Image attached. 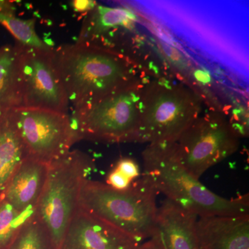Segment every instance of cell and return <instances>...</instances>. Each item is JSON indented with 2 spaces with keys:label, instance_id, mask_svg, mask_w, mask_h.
I'll list each match as a JSON object with an SVG mask.
<instances>
[{
  "label": "cell",
  "instance_id": "9a60e30c",
  "mask_svg": "<svg viewBox=\"0 0 249 249\" xmlns=\"http://www.w3.org/2000/svg\"><path fill=\"white\" fill-rule=\"evenodd\" d=\"M27 158L14 109L0 110V201L13 175Z\"/></svg>",
  "mask_w": 249,
  "mask_h": 249
},
{
  "label": "cell",
  "instance_id": "7a4b0ae2",
  "mask_svg": "<svg viewBox=\"0 0 249 249\" xmlns=\"http://www.w3.org/2000/svg\"><path fill=\"white\" fill-rule=\"evenodd\" d=\"M175 142L148 144L142 152V174L157 193L198 217L249 214L248 195L229 199L210 191L178 161Z\"/></svg>",
  "mask_w": 249,
  "mask_h": 249
},
{
  "label": "cell",
  "instance_id": "7402d4cb",
  "mask_svg": "<svg viewBox=\"0 0 249 249\" xmlns=\"http://www.w3.org/2000/svg\"><path fill=\"white\" fill-rule=\"evenodd\" d=\"M139 249H166L163 241L158 232L156 231L155 235L147 242H142Z\"/></svg>",
  "mask_w": 249,
  "mask_h": 249
},
{
  "label": "cell",
  "instance_id": "4fadbf2b",
  "mask_svg": "<svg viewBox=\"0 0 249 249\" xmlns=\"http://www.w3.org/2000/svg\"><path fill=\"white\" fill-rule=\"evenodd\" d=\"M49 165L26 158L10 180L3 199L21 212L36 211L47 181Z\"/></svg>",
  "mask_w": 249,
  "mask_h": 249
},
{
  "label": "cell",
  "instance_id": "e0dca14e",
  "mask_svg": "<svg viewBox=\"0 0 249 249\" xmlns=\"http://www.w3.org/2000/svg\"><path fill=\"white\" fill-rule=\"evenodd\" d=\"M36 211L21 212L7 201H0V249H8Z\"/></svg>",
  "mask_w": 249,
  "mask_h": 249
},
{
  "label": "cell",
  "instance_id": "ba28073f",
  "mask_svg": "<svg viewBox=\"0 0 249 249\" xmlns=\"http://www.w3.org/2000/svg\"><path fill=\"white\" fill-rule=\"evenodd\" d=\"M14 113L27 157L50 164L78 142L69 113L27 107Z\"/></svg>",
  "mask_w": 249,
  "mask_h": 249
},
{
  "label": "cell",
  "instance_id": "30bf717a",
  "mask_svg": "<svg viewBox=\"0 0 249 249\" xmlns=\"http://www.w3.org/2000/svg\"><path fill=\"white\" fill-rule=\"evenodd\" d=\"M142 243L78 206L58 249H139Z\"/></svg>",
  "mask_w": 249,
  "mask_h": 249
},
{
  "label": "cell",
  "instance_id": "ac0fdd59",
  "mask_svg": "<svg viewBox=\"0 0 249 249\" xmlns=\"http://www.w3.org/2000/svg\"><path fill=\"white\" fill-rule=\"evenodd\" d=\"M8 249H56L52 236L37 213L21 229Z\"/></svg>",
  "mask_w": 249,
  "mask_h": 249
},
{
  "label": "cell",
  "instance_id": "52a82bcc",
  "mask_svg": "<svg viewBox=\"0 0 249 249\" xmlns=\"http://www.w3.org/2000/svg\"><path fill=\"white\" fill-rule=\"evenodd\" d=\"M240 137L219 110L199 116L175 142L178 161L190 175L199 179L214 165L237 152Z\"/></svg>",
  "mask_w": 249,
  "mask_h": 249
},
{
  "label": "cell",
  "instance_id": "9c48e42d",
  "mask_svg": "<svg viewBox=\"0 0 249 249\" xmlns=\"http://www.w3.org/2000/svg\"><path fill=\"white\" fill-rule=\"evenodd\" d=\"M22 107L68 113L70 103L60 79L55 51L23 47L20 61Z\"/></svg>",
  "mask_w": 249,
  "mask_h": 249
},
{
  "label": "cell",
  "instance_id": "7c38bea8",
  "mask_svg": "<svg viewBox=\"0 0 249 249\" xmlns=\"http://www.w3.org/2000/svg\"><path fill=\"white\" fill-rule=\"evenodd\" d=\"M87 14L77 42L104 47H107L109 39L117 33L132 32L138 20L135 13L125 7L97 4Z\"/></svg>",
  "mask_w": 249,
  "mask_h": 249
},
{
  "label": "cell",
  "instance_id": "d6986e66",
  "mask_svg": "<svg viewBox=\"0 0 249 249\" xmlns=\"http://www.w3.org/2000/svg\"><path fill=\"white\" fill-rule=\"evenodd\" d=\"M0 24L12 34L17 42L24 47L40 49L49 47L36 33L34 19H19L13 13L0 11Z\"/></svg>",
  "mask_w": 249,
  "mask_h": 249
},
{
  "label": "cell",
  "instance_id": "6da1fadb",
  "mask_svg": "<svg viewBox=\"0 0 249 249\" xmlns=\"http://www.w3.org/2000/svg\"><path fill=\"white\" fill-rule=\"evenodd\" d=\"M55 56L73 109L144 83L138 64L120 51L76 42L59 47Z\"/></svg>",
  "mask_w": 249,
  "mask_h": 249
},
{
  "label": "cell",
  "instance_id": "5bb4252c",
  "mask_svg": "<svg viewBox=\"0 0 249 249\" xmlns=\"http://www.w3.org/2000/svg\"><path fill=\"white\" fill-rule=\"evenodd\" d=\"M198 217L165 199L158 207L156 227L166 249H199L196 234Z\"/></svg>",
  "mask_w": 249,
  "mask_h": 249
},
{
  "label": "cell",
  "instance_id": "2e32d148",
  "mask_svg": "<svg viewBox=\"0 0 249 249\" xmlns=\"http://www.w3.org/2000/svg\"><path fill=\"white\" fill-rule=\"evenodd\" d=\"M23 46L16 42L0 48V110L22 107L20 61Z\"/></svg>",
  "mask_w": 249,
  "mask_h": 249
},
{
  "label": "cell",
  "instance_id": "5b68a950",
  "mask_svg": "<svg viewBox=\"0 0 249 249\" xmlns=\"http://www.w3.org/2000/svg\"><path fill=\"white\" fill-rule=\"evenodd\" d=\"M144 83L118 90L73 109L71 119L78 142H139L140 91Z\"/></svg>",
  "mask_w": 249,
  "mask_h": 249
},
{
  "label": "cell",
  "instance_id": "44dd1931",
  "mask_svg": "<svg viewBox=\"0 0 249 249\" xmlns=\"http://www.w3.org/2000/svg\"><path fill=\"white\" fill-rule=\"evenodd\" d=\"M133 181L129 180L128 178L124 176L119 170L114 168L110 173L108 175L107 178V184L113 188L119 191H124L127 189L131 186Z\"/></svg>",
  "mask_w": 249,
  "mask_h": 249
},
{
  "label": "cell",
  "instance_id": "603a6c76",
  "mask_svg": "<svg viewBox=\"0 0 249 249\" xmlns=\"http://www.w3.org/2000/svg\"><path fill=\"white\" fill-rule=\"evenodd\" d=\"M97 3L94 1H88V0H74L72 1V6L73 9L78 12L88 13L92 10Z\"/></svg>",
  "mask_w": 249,
  "mask_h": 249
},
{
  "label": "cell",
  "instance_id": "3957f363",
  "mask_svg": "<svg viewBox=\"0 0 249 249\" xmlns=\"http://www.w3.org/2000/svg\"><path fill=\"white\" fill-rule=\"evenodd\" d=\"M157 194L142 174L124 191L87 178L80 191L79 206L143 242L151 238L157 231Z\"/></svg>",
  "mask_w": 249,
  "mask_h": 249
},
{
  "label": "cell",
  "instance_id": "277c9868",
  "mask_svg": "<svg viewBox=\"0 0 249 249\" xmlns=\"http://www.w3.org/2000/svg\"><path fill=\"white\" fill-rule=\"evenodd\" d=\"M202 98L191 86L165 78L147 81L140 91L139 142L178 141L200 116Z\"/></svg>",
  "mask_w": 249,
  "mask_h": 249
},
{
  "label": "cell",
  "instance_id": "8fae6325",
  "mask_svg": "<svg viewBox=\"0 0 249 249\" xmlns=\"http://www.w3.org/2000/svg\"><path fill=\"white\" fill-rule=\"evenodd\" d=\"M199 249H249V214L198 217Z\"/></svg>",
  "mask_w": 249,
  "mask_h": 249
},
{
  "label": "cell",
  "instance_id": "ffe728a7",
  "mask_svg": "<svg viewBox=\"0 0 249 249\" xmlns=\"http://www.w3.org/2000/svg\"><path fill=\"white\" fill-rule=\"evenodd\" d=\"M115 169L119 170L121 174L132 181L137 180L141 175L138 163L133 159H121L118 161Z\"/></svg>",
  "mask_w": 249,
  "mask_h": 249
},
{
  "label": "cell",
  "instance_id": "8992f818",
  "mask_svg": "<svg viewBox=\"0 0 249 249\" xmlns=\"http://www.w3.org/2000/svg\"><path fill=\"white\" fill-rule=\"evenodd\" d=\"M94 169L91 157L79 150H70L49 165L36 213L48 229L56 249L79 206L83 183Z\"/></svg>",
  "mask_w": 249,
  "mask_h": 249
}]
</instances>
